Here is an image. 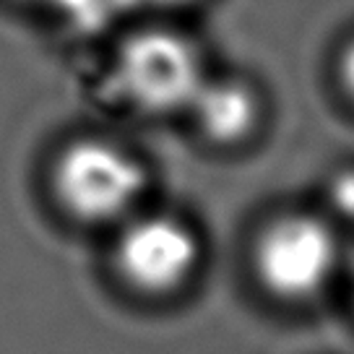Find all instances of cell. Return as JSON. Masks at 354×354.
I'll use <instances>...</instances> for the list:
<instances>
[{
  "instance_id": "cell-3",
  "label": "cell",
  "mask_w": 354,
  "mask_h": 354,
  "mask_svg": "<svg viewBox=\"0 0 354 354\" xmlns=\"http://www.w3.org/2000/svg\"><path fill=\"white\" fill-rule=\"evenodd\" d=\"M118 78L125 97L146 112L190 107L206 78L196 47L169 32H146L122 47Z\"/></svg>"
},
{
  "instance_id": "cell-1",
  "label": "cell",
  "mask_w": 354,
  "mask_h": 354,
  "mask_svg": "<svg viewBox=\"0 0 354 354\" xmlns=\"http://www.w3.org/2000/svg\"><path fill=\"white\" fill-rule=\"evenodd\" d=\"M255 274L274 297L305 302L321 295L339 261L328 224L305 214L271 221L255 243Z\"/></svg>"
},
{
  "instance_id": "cell-2",
  "label": "cell",
  "mask_w": 354,
  "mask_h": 354,
  "mask_svg": "<svg viewBox=\"0 0 354 354\" xmlns=\"http://www.w3.org/2000/svg\"><path fill=\"white\" fill-rule=\"evenodd\" d=\"M146 188L144 167L104 141H81L63 151L55 167L60 203L84 221L118 219Z\"/></svg>"
},
{
  "instance_id": "cell-7",
  "label": "cell",
  "mask_w": 354,
  "mask_h": 354,
  "mask_svg": "<svg viewBox=\"0 0 354 354\" xmlns=\"http://www.w3.org/2000/svg\"><path fill=\"white\" fill-rule=\"evenodd\" d=\"M342 84L346 88V94L354 100V44L346 47V53L342 57Z\"/></svg>"
},
{
  "instance_id": "cell-6",
  "label": "cell",
  "mask_w": 354,
  "mask_h": 354,
  "mask_svg": "<svg viewBox=\"0 0 354 354\" xmlns=\"http://www.w3.org/2000/svg\"><path fill=\"white\" fill-rule=\"evenodd\" d=\"M331 203L339 214L354 219V172H344V175H339L333 180Z\"/></svg>"
},
{
  "instance_id": "cell-4",
  "label": "cell",
  "mask_w": 354,
  "mask_h": 354,
  "mask_svg": "<svg viewBox=\"0 0 354 354\" xmlns=\"http://www.w3.org/2000/svg\"><path fill=\"white\" fill-rule=\"evenodd\" d=\"M198 240L188 224L172 216L133 221L118 243V268L144 292H172L196 271Z\"/></svg>"
},
{
  "instance_id": "cell-8",
  "label": "cell",
  "mask_w": 354,
  "mask_h": 354,
  "mask_svg": "<svg viewBox=\"0 0 354 354\" xmlns=\"http://www.w3.org/2000/svg\"><path fill=\"white\" fill-rule=\"evenodd\" d=\"M122 3H146V6H172V3H183V0H122Z\"/></svg>"
},
{
  "instance_id": "cell-9",
  "label": "cell",
  "mask_w": 354,
  "mask_h": 354,
  "mask_svg": "<svg viewBox=\"0 0 354 354\" xmlns=\"http://www.w3.org/2000/svg\"><path fill=\"white\" fill-rule=\"evenodd\" d=\"M66 3H81V0H66Z\"/></svg>"
},
{
  "instance_id": "cell-5",
  "label": "cell",
  "mask_w": 354,
  "mask_h": 354,
  "mask_svg": "<svg viewBox=\"0 0 354 354\" xmlns=\"http://www.w3.org/2000/svg\"><path fill=\"white\" fill-rule=\"evenodd\" d=\"M190 110L198 128L216 144H237L248 138L261 118V102L253 88L237 81H206Z\"/></svg>"
}]
</instances>
